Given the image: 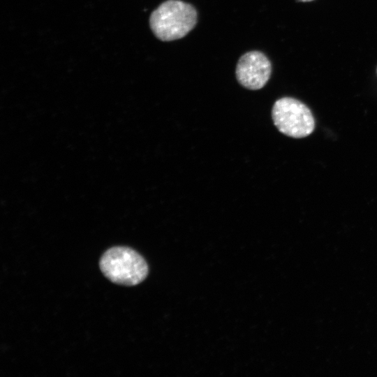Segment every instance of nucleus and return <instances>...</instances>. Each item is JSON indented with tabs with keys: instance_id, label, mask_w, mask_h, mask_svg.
<instances>
[{
	"instance_id": "1",
	"label": "nucleus",
	"mask_w": 377,
	"mask_h": 377,
	"mask_svg": "<svg viewBox=\"0 0 377 377\" xmlns=\"http://www.w3.org/2000/svg\"><path fill=\"white\" fill-rule=\"evenodd\" d=\"M197 23V11L188 3L168 0L151 14L150 28L159 40L171 41L184 37Z\"/></svg>"
},
{
	"instance_id": "2",
	"label": "nucleus",
	"mask_w": 377,
	"mask_h": 377,
	"mask_svg": "<svg viewBox=\"0 0 377 377\" xmlns=\"http://www.w3.org/2000/svg\"><path fill=\"white\" fill-rule=\"evenodd\" d=\"M100 269L112 282L123 286H135L144 281L149 272L148 265L135 251L124 246L107 250L100 259Z\"/></svg>"
},
{
	"instance_id": "3",
	"label": "nucleus",
	"mask_w": 377,
	"mask_h": 377,
	"mask_svg": "<svg viewBox=\"0 0 377 377\" xmlns=\"http://www.w3.org/2000/svg\"><path fill=\"white\" fill-rule=\"evenodd\" d=\"M272 115L278 130L289 137H306L315 128L314 118L310 109L294 98L278 99L273 105Z\"/></svg>"
},
{
	"instance_id": "4",
	"label": "nucleus",
	"mask_w": 377,
	"mask_h": 377,
	"mask_svg": "<svg viewBox=\"0 0 377 377\" xmlns=\"http://www.w3.org/2000/svg\"><path fill=\"white\" fill-rule=\"evenodd\" d=\"M272 65L265 54L251 51L244 54L236 66V77L244 87L257 90L263 88L269 80Z\"/></svg>"
},
{
	"instance_id": "5",
	"label": "nucleus",
	"mask_w": 377,
	"mask_h": 377,
	"mask_svg": "<svg viewBox=\"0 0 377 377\" xmlns=\"http://www.w3.org/2000/svg\"><path fill=\"white\" fill-rule=\"evenodd\" d=\"M297 1H300V2H309V1H312L313 0H297Z\"/></svg>"
}]
</instances>
